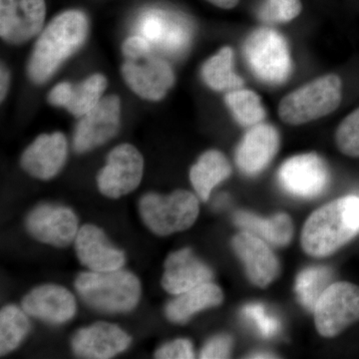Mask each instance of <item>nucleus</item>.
Segmentation results:
<instances>
[{
	"mask_svg": "<svg viewBox=\"0 0 359 359\" xmlns=\"http://www.w3.org/2000/svg\"><path fill=\"white\" fill-rule=\"evenodd\" d=\"M231 344H233V340L229 335H217L205 344L201 351L200 358L203 359L230 358Z\"/></svg>",
	"mask_w": 359,
	"mask_h": 359,
	"instance_id": "nucleus-34",
	"label": "nucleus"
},
{
	"mask_svg": "<svg viewBox=\"0 0 359 359\" xmlns=\"http://www.w3.org/2000/svg\"><path fill=\"white\" fill-rule=\"evenodd\" d=\"M226 103L238 124L243 126L254 127L261 124L266 116L261 97L252 90H233L226 94Z\"/></svg>",
	"mask_w": 359,
	"mask_h": 359,
	"instance_id": "nucleus-27",
	"label": "nucleus"
},
{
	"mask_svg": "<svg viewBox=\"0 0 359 359\" xmlns=\"http://www.w3.org/2000/svg\"><path fill=\"white\" fill-rule=\"evenodd\" d=\"M318 332L334 337L359 320V287L351 283H332L314 308Z\"/></svg>",
	"mask_w": 359,
	"mask_h": 359,
	"instance_id": "nucleus-6",
	"label": "nucleus"
},
{
	"mask_svg": "<svg viewBox=\"0 0 359 359\" xmlns=\"http://www.w3.org/2000/svg\"><path fill=\"white\" fill-rule=\"evenodd\" d=\"M30 330V321L25 309L6 306L0 313V354L11 353L20 346Z\"/></svg>",
	"mask_w": 359,
	"mask_h": 359,
	"instance_id": "nucleus-26",
	"label": "nucleus"
},
{
	"mask_svg": "<svg viewBox=\"0 0 359 359\" xmlns=\"http://www.w3.org/2000/svg\"><path fill=\"white\" fill-rule=\"evenodd\" d=\"M276 356L271 353H257L252 354L250 358H275Z\"/></svg>",
	"mask_w": 359,
	"mask_h": 359,
	"instance_id": "nucleus-38",
	"label": "nucleus"
},
{
	"mask_svg": "<svg viewBox=\"0 0 359 359\" xmlns=\"http://www.w3.org/2000/svg\"><path fill=\"white\" fill-rule=\"evenodd\" d=\"M215 6L223 9H233L238 6L240 0H207Z\"/></svg>",
	"mask_w": 359,
	"mask_h": 359,
	"instance_id": "nucleus-37",
	"label": "nucleus"
},
{
	"mask_svg": "<svg viewBox=\"0 0 359 359\" xmlns=\"http://www.w3.org/2000/svg\"><path fill=\"white\" fill-rule=\"evenodd\" d=\"M358 231L359 198H340L309 217L302 230V249L309 256H330L355 237Z\"/></svg>",
	"mask_w": 359,
	"mask_h": 359,
	"instance_id": "nucleus-2",
	"label": "nucleus"
},
{
	"mask_svg": "<svg viewBox=\"0 0 359 359\" xmlns=\"http://www.w3.org/2000/svg\"><path fill=\"white\" fill-rule=\"evenodd\" d=\"M301 0H266L263 13L266 20L287 23L302 13Z\"/></svg>",
	"mask_w": 359,
	"mask_h": 359,
	"instance_id": "nucleus-32",
	"label": "nucleus"
},
{
	"mask_svg": "<svg viewBox=\"0 0 359 359\" xmlns=\"http://www.w3.org/2000/svg\"><path fill=\"white\" fill-rule=\"evenodd\" d=\"M332 271L323 266L304 269L297 276L295 292L304 308L314 311L321 294L330 287Z\"/></svg>",
	"mask_w": 359,
	"mask_h": 359,
	"instance_id": "nucleus-28",
	"label": "nucleus"
},
{
	"mask_svg": "<svg viewBox=\"0 0 359 359\" xmlns=\"http://www.w3.org/2000/svg\"><path fill=\"white\" fill-rule=\"evenodd\" d=\"M74 243L78 259L91 271H117L126 263L124 252L112 245L105 233L94 224L81 226Z\"/></svg>",
	"mask_w": 359,
	"mask_h": 359,
	"instance_id": "nucleus-14",
	"label": "nucleus"
},
{
	"mask_svg": "<svg viewBox=\"0 0 359 359\" xmlns=\"http://www.w3.org/2000/svg\"><path fill=\"white\" fill-rule=\"evenodd\" d=\"M247 55L255 72L271 83L283 81L289 73L287 46L273 30L262 29L254 33L247 43Z\"/></svg>",
	"mask_w": 359,
	"mask_h": 359,
	"instance_id": "nucleus-11",
	"label": "nucleus"
},
{
	"mask_svg": "<svg viewBox=\"0 0 359 359\" xmlns=\"http://www.w3.org/2000/svg\"><path fill=\"white\" fill-rule=\"evenodd\" d=\"M0 77H1V86H0V93H1V101H4V99L6 98L7 91H8L9 87V72L8 70L6 69V66H1V72H0Z\"/></svg>",
	"mask_w": 359,
	"mask_h": 359,
	"instance_id": "nucleus-36",
	"label": "nucleus"
},
{
	"mask_svg": "<svg viewBox=\"0 0 359 359\" xmlns=\"http://www.w3.org/2000/svg\"><path fill=\"white\" fill-rule=\"evenodd\" d=\"M337 148L348 157H359V108L347 115L335 133Z\"/></svg>",
	"mask_w": 359,
	"mask_h": 359,
	"instance_id": "nucleus-29",
	"label": "nucleus"
},
{
	"mask_svg": "<svg viewBox=\"0 0 359 359\" xmlns=\"http://www.w3.org/2000/svg\"><path fill=\"white\" fill-rule=\"evenodd\" d=\"M122 75L135 94L149 101L164 98L175 82L169 63L152 54L140 60H126L122 65Z\"/></svg>",
	"mask_w": 359,
	"mask_h": 359,
	"instance_id": "nucleus-9",
	"label": "nucleus"
},
{
	"mask_svg": "<svg viewBox=\"0 0 359 359\" xmlns=\"http://www.w3.org/2000/svg\"><path fill=\"white\" fill-rule=\"evenodd\" d=\"M21 306L28 316L53 325L67 323L77 311L74 295L57 285H43L32 290Z\"/></svg>",
	"mask_w": 359,
	"mask_h": 359,
	"instance_id": "nucleus-18",
	"label": "nucleus"
},
{
	"mask_svg": "<svg viewBox=\"0 0 359 359\" xmlns=\"http://www.w3.org/2000/svg\"><path fill=\"white\" fill-rule=\"evenodd\" d=\"M231 173L230 163L223 153L210 150L204 153L190 171L191 183L203 201H208L215 187Z\"/></svg>",
	"mask_w": 359,
	"mask_h": 359,
	"instance_id": "nucleus-24",
	"label": "nucleus"
},
{
	"mask_svg": "<svg viewBox=\"0 0 359 359\" xmlns=\"http://www.w3.org/2000/svg\"><path fill=\"white\" fill-rule=\"evenodd\" d=\"M139 210L149 230L158 236H169L191 228L199 216V201L193 193L177 190L168 196L146 194Z\"/></svg>",
	"mask_w": 359,
	"mask_h": 359,
	"instance_id": "nucleus-5",
	"label": "nucleus"
},
{
	"mask_svg": "<svg viewBox=\"0 0 359 359\" xmlns=\"http://www.w3.org/2000/svg\"><path fill=\"white\" fill-rule=\"evenodd\" d=\"M242 313L248 320L254 323L262 337H273L280 332V320L275 316L269 313L263 304H247L243 309Z\"/></svg>",
	"mask_w": 359,
	"mask_h": 359,
	"instance_id": "nucleus-31",
	"label": "nucleus"
},
{
	"mask_svg": "<svg viewBox=\"0 0 359 359\" xmlns=\"http://www.w3.org/2000/svg\"><path fill=\"white\" fill-rule=\"evenodd\" d=\"M122 51L126 60H140L152 54V47L145 37L134 35L125 40Z\"/></svg>",
	"mask_w": 359,
	"mask_h": 359,
	"instance_id": "nucleus-35",
	"label": "nucleus"
},
{
	"mask_svg": "<svg viewBox=\"0 0 359 359\" xmlns=\"http://www.w3.org/2000/svg\"><path fill=\"white\" fill-rule=\"evenodd\" d=\"M280 145L278 131L268 124H257L245 134L236 154L238 168L248 175H257L268 166Z\"/></svg>",
	"mask_w": 359,
	"mask_h": 359,
	"instance_id": "nucleus-21",
	"label": "nucleus"
},
{
	"mask_svg": "<svg viewBox=\"0 0 359 359\" xmlns=\"http://www.w3.org/2000/svg\"><path fill=\"white\" fill-rule=\"evenodd\" d=\"M212 278L209 266L194 256L192 250L183 249L167 257L162 285L169 294L178 295L211 282Z\"/></svg>",
	"mask_w": 359,
	"mask_h": 359,
	"instance_id": "nucleus-19",
	"label": "nucleus"
},
{
	"mask_svg": "<svg viewBox=\"0 0 359 359\" xmlns=\"http://www.w3.org/2000/svg\"><path fill=\"white\" fill-rule=\"evenodd\" d=\"M107 85L106 77L99 73L77 85L62 82L49 92L48 101L51 105L65 108L75 117L81 118L100 102Z\"/></svg>",
	"mask_w": 359,
	"mask_h": 359,
	"instance_id": "nucleus-20",
	"label": "nucleus"
},
{
	"mask_svg": "<svg viewBox=\"0 0 359 359\" xmlns=\"http://www.w3.org/2000/svg\"><path fill=\"white\" fill-rule=\"evenodd\" d=\"M233 53L231 47H223L205 61L202 74L204 81L215 91H228L241 88L243 79L233 72Z\"/></svg>",
	"mask_w": 359,
	"mask_h": 359,
	"instance_id": "nucleus-25",
	"label": "nucleus"
},
{
	"mask_svg": "<svg viewBox=\"0 0 359 359\" xmlns=\"http://www.w3.org/2000/svg\"><path fill=\"white\" fill-rule=\"evenodd\" d=\"M278 180L287 192L311 199L325 192L330 177L325 162L318 155L304 154L285 161Z\"/></svg>",
	"mask_w": 359,
	"mask_h": 359,
	"instance_id": "nucleus-12",
	"label": "nucleus"
},
{
	"mask_svg": "<svg viewBox=\"0 0 359 359\" xmlns=\"http://www.w3.org/2000/svg\"><path fill=\"white\" fill-rule=\"evenodd\" d=\"M233 222L245 231L275 245L290 244L294 235L292 219L285 214H278L271 218L264 219L250 212L240 211L236 212Z\"/></svg>",
	"mask_w": 359,
	"mask_h": 359,
	"instance_id": "nucleus-23",
	"label": "nucleus"
},
{
	"mask_svg": "<svg viewBox=\"0 0 359 359\" xmlns=\"http://www.w3.org/2000/svg\"><path fill=\"white\" fill-rule=\"evenodd\" d=\"M156 358L189 359L195 358L190 340L176 339L160 347L155 353Z\"/></svg>",
	"mask_w": 359,
	"mask_h": 359,
	"instance_id": "nucleus-33",
	"label": "nucleus"
},
{
	"mask_svg": "<svg viewBox=\"0 0 359 359\" xmlns=\"http://www.w3.org/2000/svg\"><path fill=\"white\" fill-rule=\"evenodd\" d=\"M223 299V292L218 285L205 283L177 295L176 299L167 304L165 313L172 323H185L194 314L219 306Z\"/></svg>",
	"mask_w": 359,
	"mask_h": 359,
	"instance_id": "nucleus-22",
	"label": "nucleus"
},
{
	"mask_svg": "<svg viewBox=\"0 0 359 359\" xmlns=\"http://www.w3.org/2000/svg\"><path fill=\"white\" fill-rule=\"evenodd\" d=\"M89 23L80 11H67L44 28L28 61V76L34 83L48 81L60 66L83 45Z\"/></svg>",
	"mask_w": 359,
	"mask_h": 359,
	"instance_id": "nucleus-1",
	"label": "nucleus"
},
{
	"mask_svg": "<svg viewBox=\"0 0 359 359\" xmlns=\"http://www.w3.org/2000/svg\"><path fill=\"white\" fill-rule=\"evenodd\" d=\"M45 0H0V35L21 44L36 36L43 26Z\"/></svg>",
	"mask_w": 359,
	"mask_h": 359,
	"instance_id": "nucleus-10",
	"label": "nucleus"
},
{
	"mask_svg": "<svg viewBox=\"0 0 359 359\" xmlns=\"http://www.w3.org/2000/svg\"><path fill=\"white\" fill-rule=\"evenodd\" d=\"M174 26V23L166 20L164 14L154 11L146 13L142 18L139 29L142 36L145 37L151 43L163 44Z\"/></svg>",
	"mask_w": 359,
	"mask_h": 359,
	"instance_id": "nucleus-30",
	"label": "nucleus"
},
{
	"mask_svg": "<svg viewBox=\"0 0 359 359\" xmlns=\"http://www.w3.org/2000/svg\"><path fill=\"white\" fill-rule=\"evenodd\" d=\"M131 341L130 335L117 325L96 323L78 330L71 344L79 358L107 359L126 351Z\"/></svg>",
	"mask_w": 359,
	"mask_h": 359,
	"instance_id": "nucleus-15",
	"label": "nucleus"
},
{
	"mask_svg": "<svg viewBox=\"0 0 359 359\" xmlns=\"http://www.w3.org/2000/svg\"><path fill=\"white\" fill-rule=\"evenodd\" d=\"M27 230L44 244L65 248L74 242L79 231L76 215L63 205H40L26 221Z\"/></svg>",
	"mask_w": 359,
	"mask_h": 359,
	"instance_id": "nucleus-13",
	"label": "nucleus"
},
{
	"mask_svg": "<svg viewBox=\"0 0 359 359\" xmlns=\"http://www.w3.org/2000/svg\"><path fill=\"white\" fill-rule=\"evenodd\" d=\"M341 100V79L335 74L323 75L283 97L278 113L285 124L299 126L332 114Z\"/></svg>",
	"mask_w": 359,
	"mask_h": 359,
	"instance_id": "nucleus-4",
	"label": "nucleus"
},
{
	"mask_svg": "<svg viewBox=\"0 0 359 359\" xmlns=\"http://www.w3.org/2000/svg\"><path fill=\"white\" fill-rule=\"evenodd\" d=\"M233 248L254 285L266 287L276 280L280 264L263 238L244 231L233 238Z\"/></svg>",
	"mask_w": 359,
	"mask_h": 359,
	"instance_id": "nucleus-17",
	"label": "nucleus"
},
{
	"mask_svg": "<svg viewBox=\"0 0 359 359\" xmlns=\"http://www.w3.org/2000/svg\"><path fill=\"white\" fill-rule=\"evenodd\" d=\"M143 173V156L133 145L121 144L108 155L107 163L97 176V185L104 196L118 199L138 188Z\"/></svg>",
	"mask_w": 359,
	"mask_h": 359,
	"instance_id": "nucleus-7",
	"label": "nucleus"
},
{
	"mask_svg": "<svg viewBox=\"0 0 359 359\" xmlns=\"http://www.w3.org/2000/svg\"><path fill=\"white\" fill-rule=\"evenodd\" d=\"M75 287L87 304L104 313H128L136 308L141 297L139 278L121 269L80 273Z\"/></svg>",
	"mask_w": 359,
	"mask_h": 359,
	"instance_id": "nucleus-3",
	"label": "nucleus"
},
{
	"mask_svg": "<svg viewBox=\"0 0 359 359\" xmlns=\"http://www.w3.org/2000/svg\"><path fill=\"white\" fill-rule=\"evenodd\" d=\"M67 159V140L60 132L43 134L30 144L22 156L21 167L34 178L50 180L65 166Z\"/></svg>",
	"mask_w": 359,
	"mask_h": 359,
	"instance_id": "nucleus-16",
	"label": "nucleus"
},
{
	"mask_svg": "<svg viewBox=\"0 0 359 359\" xmlns=\"http://www.w3.org/2000/svg\"><path fill=\"white\" fill-rule=\"evenodd\" d=\"M121 117V101L116 95L101 99L81 117L75 129L73 146L78 153L88 152L103 145L117 134Z\"/></svg>",
	"mask_w": 359,
	"mask_h": 359,
	"instance_id": "nucleus-8",
	"label": "nucleus"
}]
</instances>
